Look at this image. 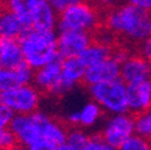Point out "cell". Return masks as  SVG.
Wrapping results in <instances>:
<instances>
[{
  "mask_svg": "<svg viewBox=\"0 0 151 150\" xmlns=\"http://www.w3.org/2000/svg\"><path fill=\"white\" fill-rule=\"evenodd\" d=\"M127 3L134 5L146 12H151V0H127Z\"/></svg>",
  "mask_w": 151,
  "mask_h": 150,
  "instance_id": "f546056e",
  "label": "cell"
},
{
  "mask_svg": "<svg viewBox=\"0 0 151 150\" xmlns=\"http://www.w3.org/2000/svg\"><path fill=\"white\" fill-rule=\"evenodd\" d=\"M24 60L35 71L59 57L58 35L54 30L29 28L19 37Z\"/></svg>",
  "mask_w": 151,
  "mask_h": 150,
  "instance_id": "3957f363",
  "label": "cell"
},
{
  "mask_svg": "<svg viewBox=\"0 0 151 150\" xmlns=\"http://www.w3.org/2000/svg\"><path fill=\"white\" fill-rule=\"evenodd\" d=\"M99 24V16L96 10L88 3L79 1L73 4L60 12L58 19L59 31L63 30H81L92 31Z\"/></svg>",
  "mask_w": 151,
  "mask_h": 150,
  "instance_id": "5b68a950",
  "label": "cell"
},
{
  "mask_svg": "<svg viewBox=\"0 0 151 150\" xmlns=\"http://www.w3.org/2000/svg\"><path fill=\"white\" fill-rule=\"evenodd\" d=\"M35 70L27 63L21 64L13 69L3 67L0 72V91H4L18 85L30 84L34 81Z\"/></svg>",
  "mask_w": 151,
  "mask_h": 150,
  "instance_id": "7c38bea8",
  "label": "cell"
},
{
  "mask_svg": "<svg viewBox=\"0 0 151 150\" xmlns=\"http://www.w3.org/2000/svg\"><path fill=\"white\" fill-rule=\"evenodd\" d=\"M95 3L100 6V7H104V9H109L111 6H114L116 0H95Z\"/></svg>",
  "mask_w": 151,
  "mask_h": 150,
  "instance_id": "d6a6232c",
  "label": "cell"
},
{
  "mask_svg": "<svg viewBox=\"0 0 151 150\" xmlns=\"http://www.w3.org/2000/svg\"><path fill=\"white\" fill-rule=\"evenodd\" d=\"M133 133H136L134 119L126 113H120L113 114L106 123L102 137L110 149H120L122 143Z\"/></svg>",
  "mask_w": 151,
  "mask_h": 150,
  "instance_id": "52a82bcc",
  "label": "cell"
},
{
  "mask_svg": "<svg viewBox=\"0 0 151 150\" xmlns=\"http://www.w3.org/2000/svg\"><path fill=\"white\" fill-rule=\"evenodd\" d=\"M41 95L39 88L31 84L18 85L0 91V102L7 106L14 114H29L37 110Z\"/></svg>",
  "mask_w": 151,
  "mask_h": 150,
  "instance_id": "8992f818",
  "label": "cell"
},
{
  "mask_svg": "<svg viewBox=\"0 0 151 150\" xmlns=\"http://www.w3.org/2000/svg\"><path fill=\"white\" fill-rule=\"evenodd\" d=\"M151 16L132 4L114 9L107 17V28L113 32L131 41L143 42L151 34Z\"/></svg>",
  "mask_w": 151,
  "mask_h": 150,
  "instance_id": "7a4b0ae2",
  "label": "cell"
},
{
  "mask_svg": "<svg viewBox=\"0 0 151 150\" xmlns=\"http://www.w3.org/2000/svg\"><path fill=\"white\" fill-rule=\"evenodd\" d=\"M150 25H151V21H150Z\"/></svg>",
  "mask_w": 151,
  "mask_h": 150,
  "instance_id": "d590c367",
  "label": "cell"
},
{
  "mask_svg": "<svg viewBox=\"0 0 151 150\" xmlns=\"http://www.w3.org/2000/svg\"><path fill=\"white\" fill-rule=\"evenodd\" d=\"M18 144V141L11 128H0V149H12Z\"/></svg>",
  "mask_w": 151,
  "mask_h": 150,
  "instance_id": "d4e9b609",
  "label": "cell"
},
{
  "mask_svg": "<svg viewBox=\"0 0 151 150\" xmlns=\"http://www.w3.org/2000/svg\"><path fill=\"white\" fill-rule=\"evenodd\" d=\"M61 66H63V58L58 57L53 61L37 69L34 76V82L36 87L41 90L48 91L50 87L61 76Z\"/></svg>",
  "mask_w": 151,
  "mask_h": 150,
  "instance_id": "9a60e30c",
  "label": "cell"
},
{
  "mask_svg": "<svg viewBox=\"0 0 151 150\" xmlns=\"http://www.w3.org/2000/svg\"><path fill=\"white\" fill-rule=\"evenodd\" d=\"M10 128L18 144L31 150H61L67 132L55 120L42 112L14 114Z\"/></svg>",
  "mask_w": 151,
  "mask_h": 150,
  "instance_id": "6da1fadb",
  "label": "cell"
},
{
  "mask_svg": "<svg viewBox=\"0 0 151 150\" xmlns=\"http://www.w3.org/2000/svg\"><path fill=\"white\" fill-rule=\"evenodd\" d=\"M102 115V108L96 101L85 103L79 110V125L84 127L93 126Z\"/></svg>",
  "mask_w": 151,
  "mask_h": 150,
  "instance_id": "ffe728a7",
  "label": "cell"
},
{
  "mask_svg": "<svg viewBox=\"0 0 151 150\" xmlns=\"http://www.w3.org/2000/svg\"><path fill=\"white\" fill-rule=\"evenodd\" d=\"M149 79H150V82H151V63H150V76H149Z\"/></svg>",
  "mask_w": 151,
  "mask_h": 150,
  "instance_id": "836d02e7",
  "label": "cell"
},
{
  "mask_svg": "<svg viewBox=\"0 0 151 150\" xmlns=\"http://www.w3.org/2000/svg\"><path fill=\"white\" fill-rule=\"evenodd\" d=\"M93 101L110 114L127 113V84L119 77L111 81L89 85Z\"/></svg>",
  "mask_w": 151,
  "mask_h": 150,
  "instance_id": "277c9868",
  "label": "cell"
},
{
  "mask_svg": "<svg viewBox=\"0 0 151 150\" xmlns=\"http://www.w3.org/2000/svg\"><path fill=\"white\" fill-rule=\"evenodd\" d=\"M74 87H76V84L71 83L70 81H67L63 76H60L59 79L50 87L48 92L52 94V95H54V96H63V95H65V94H67L68 91H71Z\"/></svg>",
  "mask_w": 151,
  "mask_h": 150,
  "instance_id": "cb8c5ba5",
  "label": "cell"
},
{
  "mask_svg": "<svg viewBox=\"0 0 151 150\" xmlns=\"http://www.w3.org/2000/svg\"><path fill=\"white\" fill-rule=\"evenodd\" d=\"M127 107L133 114L143 113L151 107L150 79L127 84Z\"/></svg>",
  "mask_w": 151,
  "mask_h": 150,
  "instance_id": "9c48e42d",
  "label": "cell"
},
{
  "mask_svg": "<svg viewBox=\"0 0 151 150\" xmlns=\"http://www.w3.org/2000/svg\"><path fill=\"white\" fill-rule=\"evenodd\" d=\"M0 63L6 69H13L25 63L19 39L0 37Z\"/></svg>",
  "mask_w": 151,
  "mask_h": 150,
  "instance_id": "4fadbf2b",
  "label": "cell"
},
{
  "mask_svg": "<svg viewBox=\"0 0 151 150\" xmlns=\"http://www.w3.org/2000/svg\"><path fill=\"white\" fill-rule=\"evenodd\" d=\"M47 1L54 7V10L56 12H63L65 9H67L68 6L73 5V4H77L82 0H47Z\"/></svg>",
  "mask_w": 151,
  "mask_h": 150,
  "instance_id": "83f0119b",
  "label": "cell"
},
{
  "mask_svg": "<svg viewBox=\"0 0 151 150\" xmlns=\"http://www.w3.org/2000/svg\"><path fill=\"white\" fill-rule=\"evenodd\" d=\"M137 115L138 117L134 119L136 133L151 142V107Z\"/></svg>",
  "mask_w": 151,
  "mask_h": 150,
  "instance_id": "7402d4cb",
  "label": "cell"
},
{
  "mask_svg": "<svg viewBox=\"0 0 151 150\" xmlns=\"http://www.w3.org/2000/svg\"><path fill=\"white\" fill-rule=\"evenodd\" d=\"M14 113L4 103L0 102V128H9Z\"/></svg>",
  "mask_w": 151,
  "mask_h": 150,
  "instance_id": "4316f807",
  "label": "cell"
},
{
  "mask_svg": "<svg viewBox=\"0 0 151 150\" xmlns=\"http://www.w3.org/2000/svg\"><path fill=\"white\" fill-rule=\"evenodd\" d=\"M27 29V24L14 12L7 7L0 9V37L19 39Z\"/></svg>",
  "mask_w": 151,
  "mask_h": 150,
  "instance_id": "2e32d148",
  "label": "cell"
},
{
  "mask_svg": "<svg viewBox=\"0 0 151 150\" xmlns=\"http://www.w3.org/2000/svg\"><path fill=\"white\" fill-rule=\"evenodd\" d=\"M120 149L121 150H150L151 142L139 136L138 133H133L122 143Z\"/></svg>",
  "mask_w": 151,
  "mask_h": 150,
  "instance_id": "603a6c76",
  "label": "cell"
},
{
  "mask_svg": "<svg viewBox=\"0 0 151 150\" xmlns=\"http://www.w3.org/2000/svg\"><path fill=\"white\" fill-rule=\"evenodd\" d=\"M39 0H6V7L14 12L21 19L31 28V13Z\"/></svg>",
  "mask_w": 151,
  "mask_h": 150,
  "instance_id": "d6986e66",
  "label": "cell"
},
{
  "mask_svg": "<svg viewBox=\"0 0 151 150\" xmlns=\"http://www.w3.org/2000/svg\"><path fill=\"white\" fill-rule=\"evenodd\" d=\"M47 0H39L31 13V28L39 30H54L58 25V16Z\"/></svg>",
  "mask_w": 151,
  "mask_h": 150,
  "instance_id": "5bb4252c",
  "label": "cell"
},
{
  "mask_svg": "<svg viewBox=\"0 0 151 150\" xmlns=\"http://www.w3.org/2000/svg\"><path fill=\"white\" fill-rule=\"evenodd\" d=\"M91 43V35L81 30H63L58 35V52L63 59L79 57Z\"/></svg>",
  "mask_w": 151,
  "mask_h": 150,
  "instance_id": "ba28073f",
  "label": "cell"
},
{
  "mask_svg": "<svg viewBox=\"0 0 151 150\" xmlns=\"http://www.w3.org/2000/svg\"><path fill=\"white\" fill-rule=\"evenodd\" d=\"M150 76V61L143 55H129L121 64L120 78L126 83H137L149 79Z\"/></svg>",
  "mask_w": 151,
  "mask_h": 150,
  "instance_id": "8fae6325",
  "label": "cell"
},
{
  "mask_svg": "<svg viewBox=\"0 0 151 150\" xmlns=\"http://www.w3.org/2000/svg\"><path fill=\"white\" fill-rule=\"evenodd\" d=\"M89 141V136L82 130L73 128L67 132L66 142L61 146V150H85Z\"/></svg>",
  "mask_w": 151,
  "mask_h": 150,
  "instance_id": "44dd1931",
  "label": "cell"
},
{
  "mask_svg": "<svg viewBox=\"0 0 151 150\" xmlns=\"http://www.w3.org/2000/svg\"><path fill=\"white\" fill-rule=\"evenodd\" d=\"M86 71V65L81 59V57H72L63 59L61 76L70 81L73 84H77L79 81L84 79V74Z\"/></svg>",
  "mask_w": 151,
  "mask_h": 150,
  "instance_id": "e0dca14e",
  "label": "cell"
},
{
  "mask_svg": "<svg viewBox=\"0 0 151 150\" xmlns=\"http://www.w3.org/2000/svg\"><path fill=\"white\" fill-rule=\"evenodd\" d=\"M111 57L114 58L115 60H118L120 64H122L129 55H128V53L125 50V49H122V48H120V49H116V50H113V54H111Z\"/></svg>",
  "mask_w": 151,
  "mask_h": 150,
  "instance_id": "4dcf8cb0",
  "label": "cell"
},
{
  "mask_svg": "<svg viewBox=\"0 0 151 150\" xmlns=\"http://www.w3.org/2000/svg\"><path fill=\"white\" fill-rule=\"evenodd\" d=\"M1 70H3V65H1V63H0V72H1Z\"/></svg>",
  "mask_w": 151,
  "mask_h": 150,
  "instance_id": "e575fe53",
  "label": "cell"
},
{
  "mask_svg": "<svg viewBox=\"0 0 151 150\" xmlns=\"http://www.w3.org/2000/svg\"><path fill=\"white\" fill-rule=\"evenodd\" d=\"M85 150H111L103 139L102 135H93L89 137Z\"/></svg>",
  "mask_w": 151,
  "mask_h": 150,
  "instance_id": "484cf974",
  "label": "cell"
},
{
  "mask_svg": "<svg viewBox=\"0 0 151 150\" xmlns=\"http://www.w3.org/2000/svg\"><path fill=\"white\" fill-rule=\"evenodd\" d=\"M79 110H76V112H71V113L67 115V120L71 125H79Z\"/></svg>",
  "mask_w": 151,
  "mask_h": 150,
  "instance_id": "1f68e13d",
  "label": "cell"
},
{
  "mask_svg": "<svg viewBox=\"0 0 151 150\" xmlns=\"http://www.w3.org/2000/svg\"><path fill=\"white\" fill-rule=\"evenodd\" d=\"M111 54H113L111 46H108L106 43L97 41L95 43H90L79 57L88 67L90 65L97 64V63L111 57Z\"/></svg>",
  "mask_w": 151,
  "mask_h": 150,
  "instance_id": "ac0fdd59",
  "label": "cell"
},
{
  "mask_svg": "<svg viewBox=\"0 0 151 150\" xmlns=\"http://www.w3.org/2000/svg\"><path fill=\"white\" fill-rule=\"evenodd\" d=\"M120 69L121 64L113 57H109L97 64L88 66L84 74V81L88 85H91L119 78Z\"/></svg>",
  "mask_w": 151,
  "mask_h": 150,
  "instance_id": "30bf717a",
  "label": "cell"
},
{
  "mask_svg": "<svg viewBox=\"0 0 151 150\" xmlns=\"http://www.w3.org/2000/svg\"><path fill=\"white\" fill-rule=\"evenodd\" d=\"M140 54L145 59H147L151 63V34L146 37L142 43V49H140Z\"/></svg>",
  "mask_w": 151,
  "mask_h": 150,
  "instance_id": "f1b7e54d",
  "label": "cell"
}]
</instances>
